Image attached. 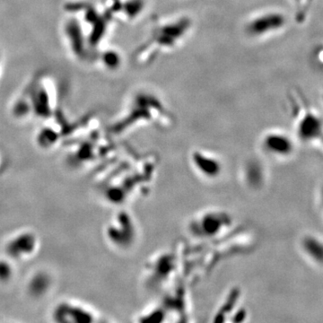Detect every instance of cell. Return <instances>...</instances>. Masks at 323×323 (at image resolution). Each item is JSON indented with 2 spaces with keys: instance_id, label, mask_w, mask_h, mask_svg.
Segmentation results:
<instances>
[{
  "instance_id": "obj_1",
  "label": "cell",
  "mask_w": 323,
  "mask_h": 323,
  "mask_svg": "<svg viewBox=\"0 0 323 323\" xmlns=\"http://www.w3.org/2000/svg\"><path fill=\"white\" fill-rule=\"evenodd\" d=\"M172 124V114L159 96L149 91L141 90L134 95L117 130L126 132L143 126L166 129Z\"/></svg>"
},
{
  "instance_id": "obj_2",
  "label": "cell",
  "mask_w": 323,
  "mask_h": 323,
  "mask_svg": "<svg viewBox=\"0 0 323 323\" xmlns=\"http://www.w3.org/2000/svg\"><path fill=\"white\" fill-rule=\"evenodd\" d=\"M191 21L177 18L157 21L150 30L148 39L137 54L139 61H150L160 53L172 52L180 47L190 33Z\"/></svg>"
},
{
  "instance_id": "obj_3",
  "label": "cell",
  "mask_w": 323,
  "mask_h": 323,
  "mask_svg": "<svg viewBox=\"0 0 323 323\" xmlns=\"http://www.w3.org/2000/svg\"><path fill=\"white\" fill-rule=\"evenodd\" d=\"M234 217L219 207H208L195 213L186 223V233L198 242L207 243L223 240L234 227Z\"/></svg>"
},
{
  "instance_id": "obj_4",
  "label": "cell",
  "mask_w": 323,
  "mask_h": 323,
  "mask_svg": "<svg viewBox=\"0 0 323 323\" xmlns=\"http://www.w3.org/2000/svg\"><path fill=\"white\" fill-rule=\"evenodd\" d=\"M180 257L172 250L159 251L147 260L143 268L145 286L153 291H165L180 274Z\"/></svg>"
},
{
  "instance_id": "obj_5",
  "label": "cell",
  "mask_w": 323,
  "mask_h": 323,
  "mask_svg": "<svg viewBox=\"0 0 323 323\" xmlns=\"http://www.w3.org/2000/svg\"><path fill=\"white\" fill-rule=\"evenodd\" d=\"M107 235L112 245L118 250L129 251L138 245L140 228L138 220L130 212L121 211L112 219L107 229Z\"/></svg>"
},
{
  "instance_id": "obj_6",
  "label": "cell",
  "mask_w": 323,
  "mask_h": 323,
  "mask_svg": "<svg viewBox=\"0 0 323 323\" xmlns=\"http://www.w3.org/2000/svg\"><path fill=\"white\" fill-rule=\"evenodd\" d=\"M189 164L194 173L203 181H217L224 174V161L215 152L207 149L195 148L191 151Z\"/></svg>"
},
{
  "instance_id": "obj_7",
  "label": "cell",
  "mask_w": 323,
  "mask_h": 323,
  "mask_svg": "<svg viewBox=\"0 0 323 323\" xmlns=\"http://www.w3.org/2000/svg\"><path fill=\"white\" fill-rule=\"evenodd\" d=\"M283 14L276 11H267L257 14L245 24V33L252 39H264L281 30L285 25Z\"/></svg>"
},
{
  "instance_id": "obj_8",
  "label": "cell",
  "mask_w": 323,
  "mask_h": 323,
  "mask_svg": "<svg viewBox=\"0 0 323 323\" xmlns=\"http://www.w3.org/2000/svg\"><path fill=\"white\" fill-rule=\"evenodd\" d=\"M241 295L239 288L230 290L213 316L214 321H245L247 311L245 308L240 304Z\"/></svg>"
},
{
  "instance_id": "obj_9",
  "label": "cell",
  "mask_w": 323,
  "mask_h": 323,
  "mask_svg": "<svg viewBox=\"0 0 323 323\" xmlns=\"http://www.w3.org/2000/svg\"><path fill=\"white\" fill-rule=\"evenodd\" d=\"M291 139L279 131H268L259 139V149L263 154L274 158L288 155L292 150Z\"/></svg>"
}]
</instances>
